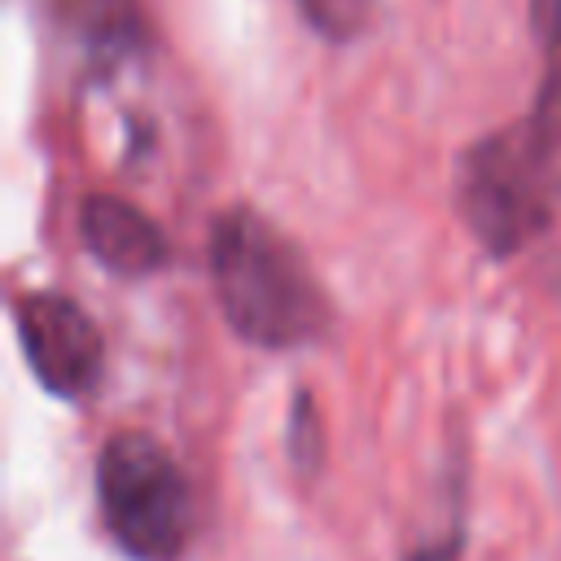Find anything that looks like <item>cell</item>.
Instances as JSON below:
<instances>
[{
  "label": "cell",
  "instance_id": "5b68a950",
  "mask_svg": "<svg viewBox=\"0 0 561 561\" xmlns=\"http://www.w3.org/2000/svg\"><path fill=\"white\" fill-rule=\"evenodd\" d=\"M75 224L88 254L118 276H149L171 254L162 224L118 193H83Z\"/></svg>",
  "mask_w": 561,
  "mask_h": 561
},
{
  "label": "cell",
  "instance_id": "9c48e42d",
  "mask_svg": "<svg viewBox=\"0 0 561 561\" xmlns=\"http://www.w3.org/2000/svg\"><path fill=\"white\" fill-rule=\"evenodd\" d=\"M289 451L302 469H316L320 465V416L311 408L307 394L294 399V412H289Z\"/></svg>",
  "mask_w": 561,
  "mask_h": 561
},
{
  "label": "cell",
  "instance_id": "8992f818",
  "mask_svg": "<svg viewBox=\"0 0 561 561\" xmlns=\"http://www.w3.org/2000/svg\"><path fill=\"white\" fill-rule=\"evenodd\" d=\"M57 13L66 31H75V39L88 44L96 57L136 53L145 39V18L136 0H57Z\"/></svg>",
  "mask_w": 561,
  "mask_h": 561
},
{
  "label": "cell",
  "instance_id": "52a82bcc",
  "mask_svg": "<svg viewBox=\"0 0 561 561\" xmlns=\"http://www.w3.org/2000/svg\"><path fill=\"white\" fill-rule=\"evenodd\" d=\"M530 26L543 48V79L530 105V118L561 140V0H530Z\"/></svg>",
  "mask_w": 561,
  "mask_h": 561
},
{
  "label": "cell",
  "instance_id": "7a4b0ae2",
  "mask_svg": "<svg viewBox=\"0 0 561 561\" xmlns=\"http://www.w3.org/2000/svg\"><path fill=\"white\" fill-rule=\"evenodd\" d=\"M557 153L561 140L522 114L456 158V210L491 254H513L552 219Z\"/></svg>",
  "mask_w": 561,
  "mask_h": 561
},
{
  "label": "cell",
  "instance_id": "277c9868",
  "mask_svg": "<svg viewBox=\"0 0 561 561\" xmlns=\"http://www.w3.org/2000/svg\"><path fill=\"white\" fill-rule=\"evenodd\" d=\"M13 329L31 373L48 394L79 399L96 386L101 333L75 298L57 289H26L13 298Z\"/></svg>",
  "mask_w": 561,
  "mask_h": 561
},
{
  "label": "cell",
  "instance_id": "ba28073f",
  "mask_svg": "<svg viewBox=\"0 0 561 561\" xmlns=\"http://www.w3.org/2000/svg\"><path fill=\"white\" fill-rule=\"evenodd\" d=\"M298 9H302V18H307L316 31H324L329 39H346V35H355V31L364 26L373 0H298Z\"/></svg>",
  "mask_w": 561,
  "mask_h": 561
},
{
  "label": "cell",
  "instance_id": "30bf717a",
  "mask_svg": "<svg viewBox=\"0 0 561 561\" xmlns=\"http://www.w3.org/2000/svg\"><path fill=\"white\" fill-rule=\"evenodd\" d=\"M408 561H460V530H447L438 543H421Z\"/></svg>",
  "mask_w": 561,
  "mask_h": 561
},
{
  "label": "cell",
  "instance_id": "3957f363",
  "mask_svg": "<svg viewBox=\"0 0 561 561\" xmlns=\"http://www.w3.org/2000/svg\"><path fill=\"white\" fill-rule=\"evenodd\" d=\"M96 508L131 561H175L193 539V486L175 456L140 430L96 451Z\"/></svg>",
  "mask_w": 561,
  "mask_h": 561
},
{
  "label": "cell",
  "instance_id": "6da1fadb",
  "mask_svg": "<svg viewBox=\"0 0 561 561\" xmlns=\"http://www.w3.org/2000/svg\"><path fill=\"white\" fill-rule=\"evenodd\" d=\"M210 289L237 337L280 351L324 333L329 298L307 254L254 206H224L206 232Z\"/></svg>",
  "mask_w": 561,
  "mask_h": 561
}]
</instances>
